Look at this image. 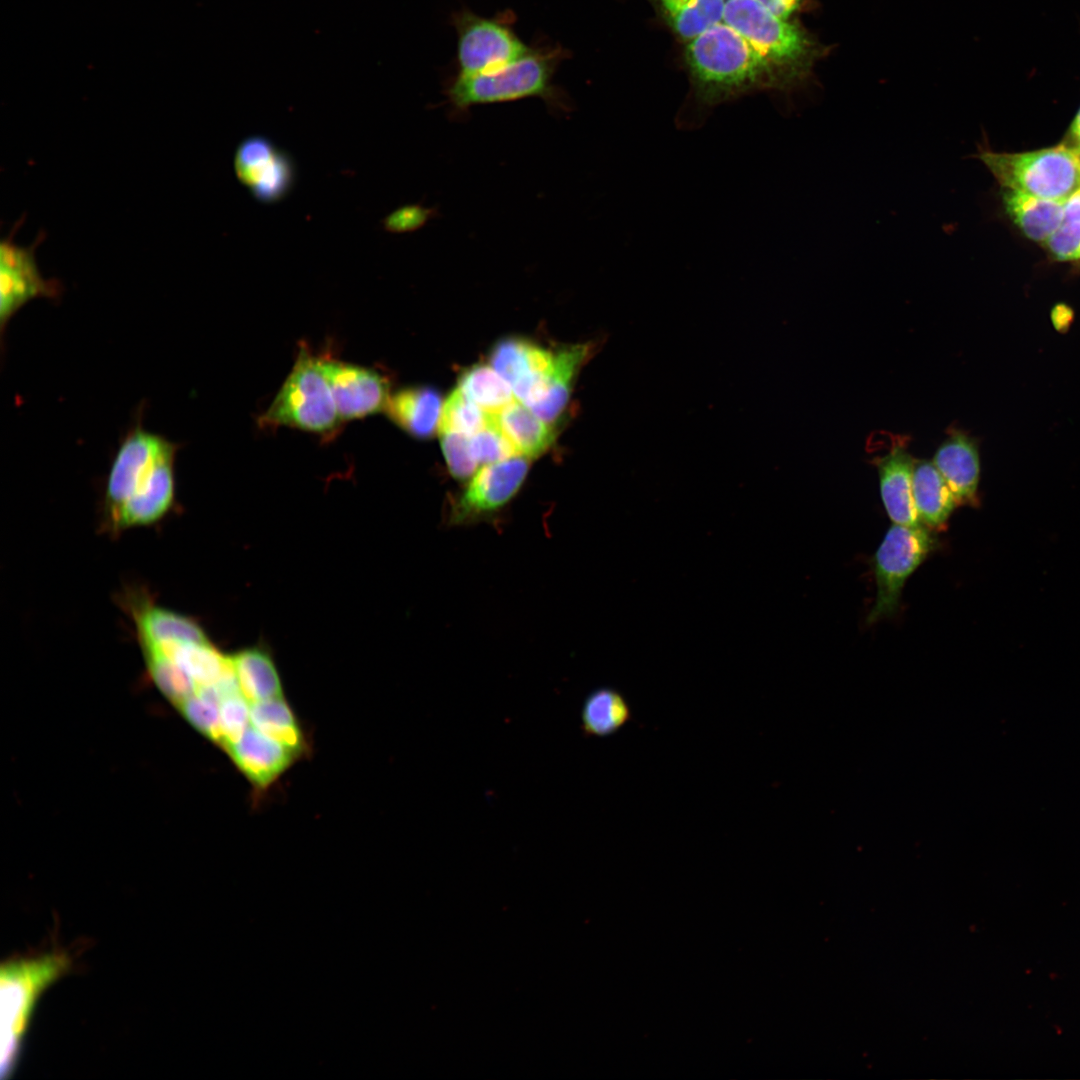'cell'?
<instances>
[{"label": "cell", "instance_id": "obj_1", "mask_svg": "<svg viewBox=\"0 0 1080 1080\" xmlns=\"http://www.w3.org/2000/svg\"><path fill=\"white\" fill-rule=\"evenodd\" d=\"M689 92L677 113L681 130L700 128L719 105L756 92L782 94L776 75L734 28L721 21L685 44Z\"/></svg>", "mask_w": 1080, "mask_h": 1080}, {"label": "cell", "instance_id": "obj_2", "mask_svg": "<svg viewBox=\"0 0 1080 1080\" xmlns=\"http://www.w3.org/2000/svg\"><path fill=\"white\" fill-rule=\"evenodd\" d=\"M723 21L766 61L780 82L782 94L805 87L815 64L830 51L797 18H780L757 0L726 1Z\"/></svg>", "mask_w": 1080, "mask_h": 1080}, {"label": "cell", "instance_id": "obj_3", "mask_svg": "<svg viewBox=\"0 0 1080 1080\" xmlns=\"http://www.w3.org/2000/svg\"><path fill=\"white\" fill-rule=\"evenodd\" d=\"M72 958L63 951L11 960L1 967V1046L2 1078L15 1070L23 1039L41 994L72 968Z\"/></svg>", "mask_w": 1080, "mask_h": 1080}, {"label": "cell", "instance_id": "obj_4", "mask_svg": "<svg viewBox=\"0 0 1080 1080\" xmlns=\"http://www.w3.org/2000/svg\"><path fill=\"white\" fill-rule=\"evenodd\" d=\"M567 55L561 46L531 47L519 59L494 71L457 75L447 89L448 99L459 110L530 97L553 101L557 98L553 78Z\"/></svg>", "mask_w": 1080, "mask_h": 1080}, {"label": "cell", "instance_id": "obj_5", "mask_svg": "<svg viewBox=\"0 0 1080 1080\" xmlns=\"http://www.w3.org/2000/svg\"><path fill=\"white\" fill-rule=\"evenodd\" d=\"M342 422L321 368V357L302 344L289 375L260 417V425L287 426L329 438Z\"/></svg>", "mask_w": 1080, "mask_h": 1080}, {"label": "cell", "instance_id": "obj_6", "mask_svg": "<svg viewBox=\"0 0 1080 1080\" xmlns=\"http://www.w3.org/2000/svg\"><path fill=\"white\" fill-rule=\"evenodd\" d=\"M975 157L1001 188L1062 203L1080 188V163L1073 147L1066 144L1022 153L982 146Z\"/></svg>", "mask_w": 1080, "mask_h": 1080}, {"label": "cell", "instance_id": "obj_7", "mask_svg": "<svg viewBox=\"0 0 1080 1080\" xmlns=\"http://www.w3.org/2000/svg\"><path fill=\"white\" fill-rule=\"evenodd\" d=\"M937 544L936 538L924 525H891L873 557L877 594L867 623L873 624L895 615L907 579L935 550Z\"/></svg>", "mask_w": 1080, "mask_h": 1080}, {"label": "cell", "instance_id": "obj_8", "mask_svg": "<svg viewBox=\"0 0 1080 1080\" xmlns=\"http://www.w3.org/2000/svg\"><path fill=\"white\" fill-rule=\"evenodd\" d=\"M458 75L494 71L525 55L527 46L513 29L512 15L484 17L468 8L456 11Z\"/></svg>", "mask_w": 1080, "mask_h": 1080}, {"label": "cell", "instance_id": "obj_9", "mask_svg": "<svg viewBox=\"0 0 1080 1080\" xmlns=\"http://www.w3.org/2000/svg\"><path fill=\"white\" fill-rule=\"evenodd\" d=\"M529 470L522 456L485 464L449 504L450 526L470 525L501 511L518 493Z\"/></svg>", "mask_w": 1080, "mask_h": 1080}, {"label": "cell", "instance_id": "obj_10", "mask_svg": "<svg viewBox=\"0 0 1080 1080\" xmlns=\"http://www.w3.org/2000/svg\"><path fill=\"white\" fill-rule=\"evenodd\" d=\"M15 229L0 244V330L1 338L10 319L30 300L56 299L62 293L57 279H46L38 268L35 250L44 238L41 233L30 246L13 241Z\"/></svg>", "mask_w": 1080, "mask_h": 1080}, {"label": "cell", "instance_id": "obj_11", "mask_svg": "<svg viewBox=\"0 0 1080 1080\" xmlns=\"http://www.w3.org/2000/svg\"><path fill=\"white\" fill-rule=\"evenodd\" d=\"M177 443L143 426L142 414L119 441L106 479L105 502L113 515L140 487L169 449Z\"/></svg>", "mask_w": 1080, "mask_h": 1080}, {"label": "cell", "instance_id": "obj_12", "mask_svg": "<svg viewBox=\"0 0 1080 1080\" xmlns=\"http://www.w3.org/2000/svg\"><path fill=\"white\" fill-rule=\"evenodd\" d=\"M234 171L254 198L264 203L284 198L295 178L294 163L289 155L263 136L248 137L238 145Z\"/></svg>", "mask_w": 1080, "mask_h": 1080}, {"label": "cell", "instance_id": "obj_13", "mask_svg": "<svg viewBox=\"0 0 1080 1080\" xmlns=\"http://www.w3.org/2000/svg\"><path fill=\"white\" fill-rule=\"evenodd\" d=\"M321 368L342 421L385 410L390 382L377 370L328 357H321Z\"/></svg>", "mask_w": 1080, "mask_h": 1080}, {"label": "cell", "instance_id": "obj_14", "mask_svg": "<svg viewBox=\"0 0 1080 1080\" xmlns=\"http://www.w3.org/2000/svg\"><path fill=\"white\" fill-rule=\"evenodd\" d=\"M489 361L521 403L530 408L544 396L553 353L528 339L512 336L492 347Z\"/></svg>", "mask_w": 1080, "mask_h": 1080}, {"label": "cell", "instance_id": "obj_15", "mask_svg": "<svg viewBox=\"0 0 1080 1080\" xmlns=\"http://www.w3.org/2000/svg\"><path fill=\"white\" fill-rule=\"evenodd\" d=\"M178 449L176 444L164 453L136 492L111 515L115 528L150 524L168 512L175 498Z\"/></svg>", "mask_w": 1080, "mask_h": 1080}, {"label": "cell", "instance_id": "obj_16", "mask_svg": "<svg viewBox=\"0 0 1080 1080\" xmlns=\"http://www.w3.org/2000/svg\"><path fill=\"white\" fill-rule=\"evenodd\" d=\"M950 487L958 505L980 504V455L976 440L966 432L952 429L938 447L933 460Z\"/></svg>", "mask_w": 1080, "mask_h": 1080}, {"label": "cell", "instance_id": "obj_17", "mask_svg": "<svg viewBox=\"0 0 1080 1080\" xmlns=\"http://www.w3.org/2000/svg\"><path fill=\"white\" fill-rule=\"evenodd\" d=\"M226 751L240 771L258 788L271 785L298 755L254 727L247 728Z\"/></svg>", "mask_w": 1080, "mask_h": 1080}, {"label": "cell", "instance_id": "obj_18", "mask_svg": "<svg viewBox=\"0 0 1080 1080\" xmlns=\"http://www.w3.org/2000/svg\"><path fill=\"white\" fill-rule=\"evenodd\" d=\"M914 461L905 447L896 445L876 463L881 499L887 515L895 524L922 525L912 493Z\"/></svg>", "mask_w": 1080, "mask_h": 1080}, {"label": "cell", "instance_id": "obj_19", "mask_svg": "<svg viewBox=\"0 0 1080 1080\" xmlns=\"http://www.w3.org/2000/svg\"><path fill=\"white\" fill-rule=\"evenodd\" d=\"M441 396L429 386L405 387L390 395L384 412L403 431L428 439L438 431Z\"/></svg>", "mask_w": 1080, "mask_h": 1080}, {"label": "cell", "instance_id": "obj_20", "mask_svg": "<svg viewBox=\"0 0 1080 1080\" xmlns=\"http://www.w3.org/2000/svg\"><path fill=\"white\" fill-rule=\"evenodd\" d=\"M590 344H572L553 353V363L544 396L530 409L545 422L557 421L565 411L576 376L589 358Z\"/></svg>", "mask_w": 1080, "mask_h": 1080}, {"label": "cell", "instance_id": "obj_21", "mask_svg": "<svg viewBox=\"0 0 1080 1080\" xmlns=\"http://www.w3.org/2000/svg\"><path fill=\"white\" fill-rule=\"evenodd\" d=\"M1001 204L1009 219L1029 239L1044 242L1064 221L1063 203L1002 188Z\"/></svg>", "mask_w": 1080, "mask_h": 1080}, {"label": "cell", "instance_id": "obj_22", "mask_svg": "<svg viewBox=\"0 0 1080 1080\" xmlns=\"http://www.w3.org/2000/svg\"><path fill=\"white\" fill-rule=\"evenodd\" d=\"M912 493L921 524L932 529L942 528L958 505L932 461H914Z\"/></svg>", "mask_w": 1080, "mask_h": 1080}, {"label": "cell", "instance_id": "obj_23", "mask_svg": "<svg viewBox=\"0 0 1080 1080\" xmlns=\"http://www.w3.org/2000/svg\"><path fill=\"white\" fill-rule=\"evenodd\" d=\"M143 648L174 661L193 679L197 688L214 684L234 670L231 657L222 655L209 642L165 641Z\"/></svg>", "mask_w": 1080, "mask_h": 1080}, {"label": "cell", "instance_id": "obj_24", "mask_svg": "<svg viewBox=\"0 0 1080 1080\" xmlns=\"http://www.w3.org/2000/svg\"><path fill=\"white\" fill-rule=\"evenodd\" d=\"M657 17L686 44L723 21L725 0H647Z\"/></svg>", "mask_w": 1080, "mask_h": 1080}, {"label": "cell", "instance_id": "obj_25", "mask_svg": "<svg viewBox=\"0 0 1080 1080\" xmlns=\"http://www.w3.org/2000/svg\"><path fill=\"white\" fill-rule=\"evenodd\" d=\"M495 419L522 456L528 458L540 456L554 441L551 425L520 401L510 403L495 414Z\"/></svg>", "mask_w": 1080, "mask_h": 1080}, {"label": "cell", "instance_id": "obj_26", "mask_svg": "<svg viewBox=\"0 0 1080 1080\" xmlns=\"http://www.w3.org/2000/svg\"><path fill=\"white\" fill-rule=\"evenodd\" d=\"M242 695L251 703L282 697V687L271 657L252 648L231 657Z\"/></svg>", "mask_w": 1080, "mask_h": 1080}, {"label": "cell", "instance_id": "obj_27", "mask_svg": "<svg viewBox=\"0 0 1080 1080\" xmlns=\"http://www.w3.org/2000/svg\"><path fill=\"white\" fill-rule=\"evenodd\" d=\"M632 719L631 707L618 690L602 687L591 692L581 711L585 736L607 737L620 731Z\"/></svg>", "mask_w": 1080, "mask_h": 1080}, {"label": "cell", "instance_id": "obj_28", "mask_svg": "<svg viewBox=\"0 0 1080 1080\" xmlns=\"http://www.w3.org/2000/svg\"><path fill=\"white\" fill-rule=\"evenodd\" d=\"M143 646L165 641L208 642L202 628L193 619L159 607H146L137 616Z\"/></svg>", "mask_w": 1080, "mask_h": 1080}, {"label": "cell", "instance_id": "obj_29", "mask_svg": "<svg viewBox=\"0 0 1080 1080\" xmlns=\"http://www.w3.org/2000/svg\"><path fill=\"white\" fill-rule=\"evenodd\" d=\"M458 385L471 400L490 414L499 413L515 401L507 381L493 367L485 364L464 369L459 375Z\"/></svg>", "mask_w": 1080, "mask_h": 1080}, {"label": "cell", "instance_id": "obj_30", "mask_svg": "<svg viewBox=\"0 0 1080 1080\" xmlns=\"http://www.w3.org/2000/svg\"><path fill=\"white\" fill-rule=\"evenodd\" d=\"M250 721L254 728L297 754L303 752V732L293 711L282 697L253 703L250 708Z\"/></svg>", "mask_w": 1080, "mask_h": 1080}, {"label": "cell", "instance_id": "obj_31", "mask_svg": "<svg viewBox=\"0 0 1080 1080\" xmlns=\"http://www.w3.org/2000/svg\"><path fill=\"white\" fill-rule=\"evenodd\" d=\"M493 415L484 411L458 387L442 405L438 431L471 437L487 427L492 422Z\"/></svg>", "mask_w": 1080, "mask_h": 1080}, {"label": "cell", "instance_id": "obj_32", "mask_svg": "<svg viewBox=\"0 0 1080 1080\" xmlns=\"http://www.w3.org/2000/svg\"><path fill=\"white\" fill-rule=\"evenodd\" d=\"M144 652L153 681L171 702L179 706L196 693L193 679L174 661L155 652Z\"/></svg>", "mask_w": 1080, "mask_h": 1080}, {"label": "cell", "instance_id": "obj_33", "mask_svg": "<svg viewBox=\"0 0 1080 1080\" xmlns=\"http://www.w3.org/2000/svg\"><path fill=\"white\" fill-rule=\"evenodd\" d=\"M471 449L478 464H490L519 456L514 444L501 430L495 414L492 422L470 437Z\"/></svg>", "mask_w": 1080, "mask_h": 1080}, {"label": "cell", "instance_id": "obj_34", "mask_svg": "<svg viewBox=\"0 0 1080 1080\" xmlns=\"http://www.w3.org/2000/svg\"><path fill=\"white\" fill-rule=\"evenodd\" d=\"M220 744L225 750L237 742L248 728L250 708L240 694L223 699L219 705Z\"/></svg>", "mask_w": 1080, "mask_h": 1080}, {"label": "cell", "instance_id": "obj_35", "mask_svg": "<svg viewBox=\"0 0 1080 1080\" xmlns=\"http://www.w3.org/2000/svg\"><path fill=\"white\" fill-rule=\"evenodd\" d=\"M442 452L450 474L465 480L472 476L478 466L470 443V437L455 432L441 433Z\"/></svg>", "mask_w": 1080, "mask_h": 1080}, {"label": "cell", "instance_id": "obj_36", "mask_svg": "<svg viewBox=\"0 0 1080 1080\" xmlns=\"http://www.w3.org/2000/svg\"><path fill=\"white\" fill-rule=\"evenodd\" d=\"M178 707L194 728L220 744L219 704L195 693Z\"/></svg>", "mask_w": 1080, "mask_h": 1080}, {"label": "cell", "instance_id": "obj_37", "mask_svg": "<svg viewBox=\"0 0 1080 1080\" xmlns=\"http://www.w3.org/2000/svg\"><path fill=\"white\" fill-rule=\"evenodd\" d=\"M1049 255L1056 261L1080 259V221H1063L1044 242Z\"/></svg>", "mask_w": 1080, "mask_h": 1080}, {"label": "cell", "instance_id": "obj_38", "mask_svg": "<svg viewBox=\"0 0 1080 1080\" xmlns=\"http://www.w3.org/2000/svg\"><path fill=\"white\" fill-rule=\"evenodd\" d=\"M431 210L420 205H407L383 219V227L391 233H404L420 228L430 217Z\"/></svg>", "mask_w": 1080, "mask_h": 1080}, {"label": "cell", "instance_id": "obj_39", "mask_svg": "<svg viewBox=\"0 0 1080 1080\" xmlns=\"http://www.w3.org/2000/svg\"><path fill=\"white\" fill-rule=\"evenodd\" d=\"M770 12L783 19H795L804 11H808L813 0H757Z\"/></svg>", "mask_w": 1080, "mask_h": 1080}, {"label": "cell", "instance_id": "obj_40", "mask_svg": "<svg viewBox=\"0 0 1080 1080\" xmlns=\"http://www.w3.org/2000/svg\"><path fill=\"white\" fill-rule=\"evenodd\" d=\"M1050 316L1055 330L1066 333L1073 323L1074 312L1067 304L1058 303L1052 308Z\"/></svg>", "mask_w": 1080, "mask_h": 1080}, {"label": "cell", "instance_id": "obj_41", "mask_svg": "<svg viewBox=\"0 0 1080 1080\" xmlns=\"http://www.w3.org/2000/svg\"><path fill=\"white\" fill-rule=\"evenodd\" d=\"M1063 210L1064 221H1080V188L1063 202Z\"/></svg>", "mask_w": 1080, "mask_h": 1080}, {"label": "cell", "instance_id": "obj_42", "mask_svg": "<svg viewBox=\"0 0 1080 1080\" xmlns=\"http://www.w3.org/2000/svg\"><path fill=\"white\" fill-rule=\"evenodd\" d=\"M1069 134L1072 142L1075 144L1071 147H1080V108L1071 123Z\"/></svg>", "mask_w": 1080, "mask_h": 1080}, {"label": "cell", "instance_id": "obj_43", "mask_svg": "<svg viewBox=\"0 0 1080 1080\" xmlns=\"http://www.w3.org/2000/svg\"><path fill=\"white\" fill-rule=\"evenodd\" d=\"M1073 149L1075 150V153H1076V155H1077L1078 161H1079V163H1080V147H1073Z\"/></svg>", "mask_w": 1080, "mask_h": 1080}, {"label": "cell", "instance_id": "obj_44", "mask_svg": "<svg viewBox=\"0 0 1080 1080\" xmlns=\"http://www.w3.org/2000/svg\"><path fill=\"white\" fill-rule=\"evenodd\" d=\"M725 1H728V0H725Z\"/></svg>", "mask_w": 1080, "mask_h": 1080}]
</instances>
